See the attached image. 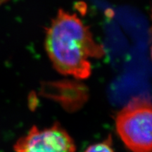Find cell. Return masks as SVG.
<instances>
[{"label": "cell", "instance_id": "obj_1", "mask_svg": "<svg viewBox=\"0 0 152 152\" xmlns=\"http://www.w3.org/2000/svg\"><path fill=\"white\" fill-rule=\"evenodd\" d=\"M45 49L56 71L77 80L92 73L90 58H102L103 45L96 42L89 26L76 14L60 9L46 29Z\"/></svg>", "mask_w": 152, "mask_h": 152}, {"label": "cell", "instance_id": "obj_2", "mask_svg": "<svg viewBox=\"0 0 152 152\" xmlns=\"http://www.w3.org/2000/svg\"><path fill=\"white\" fill-rule=\"evenodd\" d=\"M115 128L130 152H151L152 111L149 99L132 98L118 113Z\"/></svg>", "mask_w": 152, "mask_h": 152}, {"label": "cell", "instance_id": "obj_3", "mask_svg": "<svg viewBox=\"0 0 152 152\" xmlns=\"http://www.w3.org/2000/svg\"><path fill=\"white\" fill-rule=\"evenodd\" d=\"M14 149L16 152H75L76 146L67 131L56 123L45 129L34 125L17 140Z\"/></svg>", "mask_w": 152, "mask_h": 152}, {"label": "cell", "instance_id": "obj_4", "mask_svg": "<svg viewBox=\"0 0 152 152\" xmlns=\"http://www.w3.org/2000/svg\"><path fill=\"white\" fill-rule=\"evenodd\" d=\"M84 152H115L111 136L109 135L104 141L92 144Z\"/></svg>", "mask_w": 152, "mask_h": 152}, {"label": "cell", "instance_id": "obj_5", "mask_svg": "<svg viewBox=\"0 0 152 152\" xmlns=\"http://www.w3.org/2000/svg\"><path fill=\"white\" fill-rule=\"evenodd\" d=\"M8 1H9V0H0V6L3 5L4 4L7 3Z\"/></svg>", "mask_w": 152, "mask_h": 152}]
</instances>
